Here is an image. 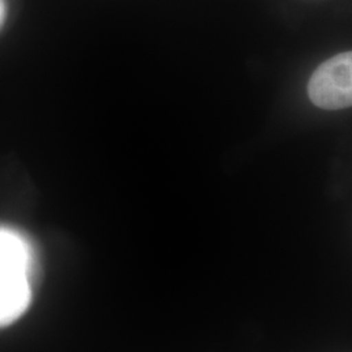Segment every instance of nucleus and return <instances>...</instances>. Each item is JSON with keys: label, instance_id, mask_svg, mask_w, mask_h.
Masks as SVG:
<instances>
[{"label": "nucleus", "instance_id": "nucleus-1", "mask_svg": "<svg viewBox=\"0 0 352 352\" xmlns=\"http://www.w3.org/2000/svg\"><path fill=\"white\" fill-rule=\"evenodd\" d=\"M30 254L24 241L0 230V327L25 314L32 300Z\"/></svg>", "mask_w": 352, "mask_h": 352}, {"label": "nucleus", "instance_id": "nucleus-2", "mask_svg": "<svg viewBox=\"0 0 352 352\" xmlns=\"http://www.w3.org/2000/svg\"><path fill=\"white\" fill-rule=\"evenodd\" d=\"M308 94L324 110L347 109L352 103V54L342 52L321 64L311 77Z\"/></svg>", "mask_w": 352, "mask_h": 352}, {"label": "nucleus", "instance_id": "nucleus-3", "mask_svg": "<svg viewBox=\"0 0 352 352\" xmlns=\"http://www.w3.org/2000/svg\"><path fill=\"white\" fill-rule=\"evenodd\" d=\"M4 14H6L4 3H3V0H0V26H1V24H3V20H4Z\"/></svg>", "mask_w": 352, "mask_h": 352}]
</instances>
